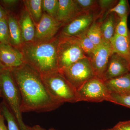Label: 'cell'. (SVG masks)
Wrapping results in <instances>:
<instances>
[{"label": "cell", "mask_w": 130, "mask_h": 130, "mask_svg": "<svg viewBox=\"0 0 130 130\" xmlns=\"http://www.w3.org/2000/svg\"><path fill=\"white\" fill-rule=\"evenodd\" d=\"M80 13L74 1L59 0L56 20L61 23H68Z\"/></svg>", "instance_id": "obj_14"}, {"label": "cell", "mask_w": 130, "mask_h": 130, "mask_svg": "<svg viewBox=\"0 0 130 130\" xmlns=\"http://www.w3.org/2000/svg\"><path fill=\"white\" fill-rule=\"evenodd\" d=\"M80 12L92 11L96 5L97 1L95 0H74Z\"/></svg>", "instance_id": "obj_28"}, {"label": "cell", "mask_w": 130, "mask_h": 130, "mask_svg": "<svg viewBox=\"0 0 130 130\" xmlns=\"http://www.w3.org/2000/svg\"><path fill=\"white\" fill-rule=\"evenodd\" d=\"M0 110H1V109H0Z\"/></svg>", "instance_id": "obj_39"}, {"label": "cell", "mask_w": 130, "mask_h": 130, "mask_svg": "<svg viewBox=\"0 0 130 130\" xmlns=\"http://www.w3.org/2000/svg\"><path fill=\"white\" fill-rule=\"evenodd\" d=\"M108 130H130V120L120 121Z\"/></svg>", "instance_id": "obj_29"}, {"label": "cell", "mask_w": 130, "mask_h": 130, "mask_svg": "<svg viewBox=\"0 0 130 130\" xmlns=\"http://www.w3.org/2000/svg\"><path fill=\"white\" fill-rule=\"evenodd\" d=\"M108 130V129H106V130Z\"/></svg>", "instance_id": "obj_38"}, {"label": "cell", "mask_w": 130, "mask_h": 130, "mask_svg": "<svg viewBox=\"0 0 130 130\" xmlns=\"http://www.w3.org/2000/svg\"><path fill=\"white\" fill-rule=\"evenodd\" d=\"M10 44L18 49L23 44L21 29L18 20L14 14L8 12L7 15Z\"/></svg>", "instance_id": "obj_16"}, {"label": "cell", "mask_w": 130, "mask_h": 130, "mask_svg": "<svg viewBox=\"0 0 130 130\" xmlns=\"http://www.w3.org/2000/svg\"><path fill=\"white\" fill-rule=\"evenodd\" d=\"M25 130H58L53 128H50L48 130L46 129L39 125H35L33 126H29L26 125Z\"/></svg>", "instance_id": "obj_32"}, {"label": "cell", "mask_w": 130, "mask_h": 130, "mask_svg": "<svg viewBox=\"0 0 130 130\" xmlns=\"http://www.w3.org/2000/svg\"><path fill=\"white\" fill-rule=\"evenodd\" d=\"M19 1L17 0H1L0 1V4L8 11V9L13 7Z\"/></svg>", "instance_id": "obj_30"}, {"label": "cell", "mask_w": 130, "mask_h": 130, "mask_svg": "<svg viewBox=\"0 0 130 130\" xmlns=\"http://www.w3.org/2000/svg\"><path fill=\"white\" fill-rule=\"evenodd\" d=\"M59 72L76 90L87 81L96 77L89 57L81 59Z\"/></svg>", "instance_id": "obj_6"}, {"label": "cell", "mask_w": 130, "mask_h": 130, "mask_svg": "<svg viewBox=\"0 0 130 130\" xmlns=\"http://www.w3.org/2000/svg\"><path fill=\"white\" fill-rule=\"evenodd\" d=\"M130 72L129 60L124 57L114 53L110 57L102 79L106 81L123 76Z\"/></svg>", "instance_id": "obj_11"}, {"label": "cell", "mask_w": 130, "mask_h": 130, "mask_svg": "<svg viewBox=\"0 0 130 130\" xmlns=\"http://www.w3.org/2000/svg\"><path fill=\"white\" fill-rule=\"evenodd\" d=\"M113 53L109 42L103 41L96 47L91 56V60L96 77L102 79L109 59Z\"/></svg>", "instance_id": "obj_8"}, {"label": "cell", "mask_w": 130, "mask_h": 130, "mask_svg": "<svg viewBox=\"0 0 130 130\" xmlns=\"http://www.w3.org/2000/svg\"><path fill=\"white\" fill-rule=\"evenodd\" d=\"M115 2V1L112 0H100L97 1V5L102 9H106L109 8Z\"/></svg>", "instance_id": "obj_31"}, {"label": "cell", "mask_w": 130, "mask_h": 130, "mask_svg": "<svg viewBox=\"0 0 130 130\" xmlns=\"http://www.w3.org/2000/svg\"><path fill=\"white\" fill-rule=\"evenodd\" d=\"M41 76L49 93L58 102L62 104L77 102V90L59 72Z\"/></svg>", "instance_id": "obj_4"}, {"label": "cell", "mask_w": 130, "mask_h": 130, "mask_svg": "<svg viewBox=\"0 0 130 130\" xmlns=\"http://www.w3.org/2000/svg\"><path fill=\"white\" fill-rule=\"evenodd\" d=\"M0 88L2 97L13 114L21 130H25L20 107L21 98L19 90L10 69L5 68L0 71Z\"/></svg>", "instance_id": "obj_3"}, {"label": "cell", "mask_w": 130, "mask_h": 130, "mask_svg": "<svg viewBox=\"0 0 130 130\" xmlns=\"http://www.w3.org/2000/svg\"><path fill=\"white\" fill-rule=\"evenodd\" d=\"M0 43L10 44L7 16L0 20Z\"/></svg>", "instance_id": "obj_25"}, {"label": "cell", "mask_w": 130, "mask_h": 130, "mask_svg": "<svg viewBox=\"0 0 130 130\" xmlns=\"http://www.w3.org/2000/svg\"><path fill=\"white\" fill-rule=\"evenodd\" d=\"M74 37L85 54L90 58L96 46L87 36L86 33Z\"/></svg>", "instance_id": "obj_22"}, {"label": "cell", "mask_w": 130, "mask_h": 130, "mask_svg": "<svg viewBox=\"0 0 130 130\" xmlns=\"http://www.w3.org/2000/svg\"><path fill=\"white\" fill-rule=\"evenodd\" d=\"M77 93V102L108 101L110 95L104 81L96 77L86 82Z\"/></svg>", "instance_id": "obj_7"}, {"label": "cell", "mask_w": 130, "mask_h": 130, "mask_svg": "<svg viewBox=\"0 0 130 130\" xmlns=\"http://www.w3.org/2000/svg\"><path fill=\"white\" fill-rule=\"evenodd\" d=\"M108 102L130 108V94L118 95L110 94Z\"/></svg>", "instance_id": "obj_26"}, {"label": "cell", "mask_w": 130, "mask_h": 130, "mask_svg": "<svg viewBox=\"0 0 130 130\" xmlns=\"http://www.w3.org/2000/svg\"><path fill=\"white\" fill-rule=\"evenodd\" d=\"M26 9L31 17L35 25L41 20L43 13L42 0L24 1Z\"/></svg>", "instance_id": "obj_19"}, {"label": "cell", "mask_w": 130, "mask_h": 130, "mask_svg": "<svg viewBox=\"0 0 130 130\" xmlns=\"http://www.w3.org/2000/svg\"><path fill=\"white\" fill-rule=\"evenodd\" d=\"M128 60H129V62L130 65V53L129 55V59H128Z\"/></svg>", "instance_id": "obj_36"}, {"label": "cell", "mask_w": 130, "mask_h": 130, "mask_svg": "<svg viewBox=\"0 0 130 130\" xmlns=\"http://www.w3.org/2000/svg\"><path fill=\"white\" fill-rule=\"evenodd\" d=\"M0 63L9 69L16 68L25 64L24 57L19 49L11 44L0 43Z\"/></svg>", "instance_id": "obj_12"}, {"label": "cell", "mask_w": 130, "mask_h": 130, "mask_svg": "<svg viewBox=\"0 0 130 130\" xmlns=\"http://www.w3.org/2000/svg\"><path fill=\"white\" fill-rule=\"evenodd\" d=\"M116 26L115 14L109 13L101 25V31L103 41L109 42L115 34Z\"/></svg>", "instance_id": "obj_18"}, {"label": "cell", "mask_w": 130, "mask_h": 130, "mask_svg": "<svg viewBox=\"0 0 130 130\" xmlns=\"http://www.w3.org/2000/svg\"><path fill=\"white\" fill-rule=\"evenodd\" d=\"M0 97H2L1 92V88H0Z\"/></svg>", "instance_id": "obj_37"}, {"label": "cell", "mask_w": 130, "mask_h": 130, "mask_svg": "<svg viewBox=\"0 0 130 130\" xmlns=\"http://www.w3.org/2000/svg\"><path fill=\"white\" fill-rule=\"evenodd\" d=\"M4 120L5 118L0 110V130H8L7 126L5 125Z\"/></svg>", "instance_id": "obj_33"}, {"label": "cell", "mask_w": 130, "mask_h": 130, "mask_svg": "<svg viewBox=\"0 0 130 130\" xmlns=\"http://www.w3.org/2000/svg\"><path fill=\"white\" fill-rule=\"evenodd\" d=\"M8 12L0 4V20L7 17Z\"/></svg>", "instance_id": "obj_34"}, {"label": "cell", "mask_w": 130, "mask_h": 130, "mask_svg": "<svg viewBox=\"0 0 130 130\" xmlns=\"http://www.w3.org/2000/svg\"><path fill=\"white\" fill-rule=\"evenodd\" d=\"M62 24L56 19L44 13L41 20L35 25L36 34L33 42H46L52 40Z\"/></svg>", "instance_id": "obj_10"}, {"label": "cell", "mask_w": 130, "mask_h": 130, "mask_svg": "<svg viewBox=\"0 0 130 130\" xmlns=\"http://www.w3.org/2000/svg\"><path fill=\"white\" fill-rule=\"evenodd\" d=\"M101 24L94 21L86 31V36L96 46L103 41L101 29Z\"/></svg>", "instance_id": "obj_21"}, {"label": "cell", "mask_w": 130, "mask_h": 130, "mask_svg": "<svg viewBox=\"0 0 130 130\" xmlns=\"http://www.w3.org/2000/svg\"><path fill=\"white\" fill-rule=\"evenodd\" d=\"M94 15L92 11L80 13L65 26L61 34L76 37L86 33L94 22Z\"/></svg>", "instance_id": "obj_9"}, {"label": "cell", "mask_w": 130, "mask_h": 130, "mask_svg": "<svg viewBox=\"0 0 130 130\" xmlns=\"http://www.w3.org/2000/svg\"><path fill=\"white\" fill-rule=\"evenodd\" d=\"M128 17V16H126L120 19L118 23L116 25L115 34L127 37L130 36L127 25Z\"/></svg>", "instance_id": "obj_27"}, {"label": "cell", "mask_w": 130, "mask_h": 130, "mask_svg": "<svg viewBox=\"0 0 130 130\" xmlns=\"http://www.w3.org/2000/svg\"><path fill=\"white\" fill-rule=\"evenodd\" d=\"M18 21L23 44L34 41L36 34V26L26 9L22 12Z\"/></svg>", "instance_id": "obj_15"}, {"label": "cell", "mask_w": 130, "mask_h": 130, "mask_svg": "<svg viewBox=\"0 0 130 130\" xmlns=\"http://www.w3.org/2000/svg\"><path fill=\"white\" fill-rule=\"evenodd\" d=\"M129 12V4L126 0H120L118 4L109 9L108 13H116L121 19L126 16H128Z\"/></svg>", "instance_id": "obj_24"}, {"label": "cell", "mask_w": 130, "mask_h": 130, "mask_svg": "<svg viewBox=\"0 0 130 130\" xmlns=\"http://www.w3.org/2000/svg\"><path fill=\"white\" fill-rule=\"evenodd\" d=\"M113 53H116L128 60L130 53V36L125 37L115 34L109 41Z\"/></svg>", "instance_id": "obj_17"}, {"label": "cell", "mask_w": 130, "mask_h": 130, "mask_svg": "<svg viewBox=\"0 0 130 130\" xmlns=\"http://www.w3.org/2000/svg\"><path fill=\"white\" fill-rule=\"evenodd\" d=\"M5 68H5L4 66H3V65L1 63H0V71H2V70H4V69H5Z\"/></svg>", "instance_id": "obj_35"}, {"label": "cell", "mask_w": 130, "mask_h": 130, "mask_svg": "<svg viewBox=\"0 0 130 130\" xmlns=\"http://www.w3.org/2000/svg\"><path fill=\"white\" fill-rule=\"evenodd\" d=\"M110 94H130V72L120 76L104 81Z\"/></svg>", "instance_id": "obj_13"}, {"label": "cell", "mask_w": 130, "mask_h": 130, "mask_svg": "<svg viewBox=\"0 0 130 130\" xmlns=\"http://www.w3.org/2000/svg\"><path fill=\"white\" fill-rule=\"evenodd\" d=\"M21 98V112H50L62 105L53 98L41 75L29 66L10 69Z\"/></svg>", "instance_id": "obj_1"}, {"label": "cell", "mask_w": 130, "mask_h": 130, "mask_svg": "<svg viewBox=\"0 0 130 130\" xmlns=\"http://www.w3.org/2000/svg\"><path fill=\"white\" fill-rule=\"evenodd\" d=\"M57 55L59 71L69 67L81 59L88 57L75 37L62 34L58 38Z\"/></svg>", "instance_id": "obj_5"}, {"label": "cell", "mask_w": 130, "mask_h": 130, "mask_svg": "<svg viewBox=\"0 0 130 130\" xmlns=\"http://www.w3.org/2000/svg\"><path fill=\"white\" fill-rule=\"evenodd\" d=\"M42 7L44 13L56 19L59 0H42Z\"/></svg>", "instance_id": "obj_23"}, {"label": "cell", "mask_w": 130, "mask_h": 130, "mask_svg": "<svg viewBox=\"0 0 130 130\" xmlns=\"http://www.w3.org/2000/svg\"><path fill=\"white\" fill-rule=\"evenodd\" d=\"M0 109L7 122L8 130H21L13 114L4 101L0 105Z\"/></svg>", "instance_id": "obj_20"}, {"label": "cell", "mask_w": 130, "mask_h": 130, "mask_svg": "<svg viewBox=\"0 0 130 130\" xmlns=\"http://www.w3.org/2000/svg\"><path fill=\"white\" fill-rule=\"evenodd\" d=\"M58 38L43 42L23 43L19 48L25 63L41 75L59 71L57 55Z\"/></svg>", "instance_id": "obj_2"}]
</instances>
